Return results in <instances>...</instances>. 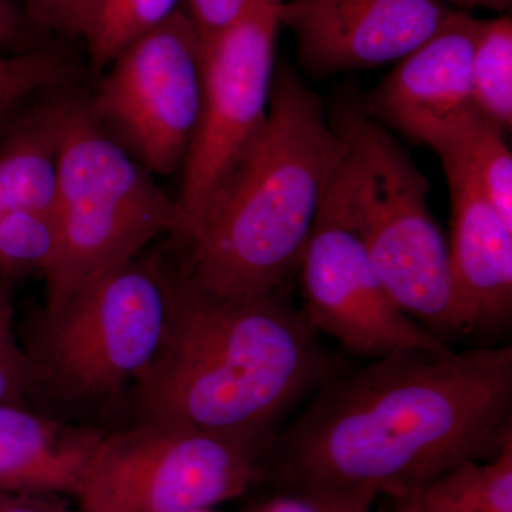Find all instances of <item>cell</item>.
Returning a JSON list of instances; mask_svg holds the SVG:
<instances>
[{"label":"cell","mask_w":512,"mask_h":512,"mask_svg":"<svg viewBox=\"0 0 512 512\" xmlns=\"http://www.w3.org/2000/svg\"><path fill=\"white\" fill-rule=\"evenodd\" d=\"M511 446V346L402 349L329 376L264 466L285 493L396 500Z\"/></svg>","instance_id":"obj_1"},{"label":"cell","mask_w":512,"mask_h":512,"mask_svg":"<svg viewBox=\"0 0 512 512\" xmlns=\"http://www.w3.org/2000/svg\"><path fill=\"white\" fill-rule=\"evenodd\" d=\"M161 255L165 329L137 384L134 423L192 427L264 461L291 410L342 367L288 292L217 295L164 245Z\"/></svg>","instance_id":"obj_2"},{"label":"cell","mask_w":512,"mask_h":512,"mask_svg":"<svg viewBox=\"0 0 512 512\" xmlns=\"http://www.w3.org/2000/svg\"><path fill=\"white\" fill-rule=\"evenodd\" d=\"M345 153L318 94L282 64L264 124L168 254L217 295L288 292Z\"/></svg>","instance_id":"obj_3"},{"label":"cell","mask_w":512,"mask_h":512,"mask_svg":"<svg viewBox=\"0 0 512 512\" xmlns=\"http://www.w3.org/2000/svg\"><path fill=\"white\" fill-rule=\"evenodd\" d=\"M165 316L161 249L97 276L55 308L32 309L16 335L28 362V406L107 433L131 426Z\"/></svg>","instance_id":"obj_4"},{"label":"cell","mask_w":512,"mask_h":512,"mask_svg":"<svg viewBox=\"0 0 512 512\" xmlns=\"http://www.w3.org/2000/svg\"><path fill=\"white\" fill-rule=\"evenodd\" d=\"M330 121L346 143L333 180L384 289L443 342L467 335L448 241L429 207V180L362 104H342Z\"/></svg>","instance_id":"obj_5"},{"label":"cell","mask_w":512,"mask_h":512,"mask_svg":"<svg viewBox=\"0 0 512 512\" xmlns=\"http://www.w3.org/2000/svg\"><path fill=\"white\" fill-rule=\"evenodd\" d=\"M59 242L47 269L46 308L128 264L178 228V210L150 171L104 133L87 94L67 92L57 171Z\"/></svg>","instance_id":"obj_6"},{"label":"cell","mask_w":512,"mask_h":512,"mask_svg":"<svg viewBox=\"0 0 512 512\" xmlns=\"http://www.w3.org/2000/svg\"><path fill=\"white\" fill-rule=\"evenodd\" d=\"M266 481L251 451L192 427L137 421L94 451L76 500L87 512H191Z\"/></svg>","instance_id":"obj_7"},{"label":"cell","mask_w":512,"mask_h":512,"mask_svg":"<svg viewBox=\"0 0 512 512\" xmlns=\"http://www.w3.org/2000/svg\"><path fill=\"white\" fill-rule=\"evenodd\" d=\"M87 103L94 120L151 174L183 168L197 133L204 49L187 9L127 47Z\"/></svg>","instance_id":"obj_8"},{"label":"cell","mask_w":512,"mask_h":512,"mask_svg":"<svg viewBox=\"0 0 512 512\" xmlns=\"http://www.w3.org/2000/svg\"><path fill=\"white\" fill-rule=\"evenodd\" d=\"M282 0H252L231 26L204 43L197 133L175 198L180 237L197 221L239 154L258 133L271 101Z\"/></svg>","instance_id":"obj_9"},{"label":"cell","mask_w":512,"mask_h":512,"mask_svg":"<svg viewBox=\"0 0 512 512\" xmlns=\"http://www.w3.org/2000/svg\"><path fill=\"white\" fill-rule=\"evenodd\" d=\"M335 177V175H333ZM302 311L319 335L369 360L402 349H444L386 292L332 178L299 265Z\"/></svg>","instance_id":"obj_10"},{"label":"cell","mask_w":512,"mask_h":512,"mask_svg":"<svg viewBox=\"0 0 512 512\" xmlns=\"http://www.w3.org/2000/svg\"><path fill=\"white\" fill-rule=\"evenodd\" d=\"M456 10L440 0H282L279 19L303 69L323 77L399 62Z\"/></svg>","instance_id":"obj_11"},{"label":"cell","mask_w":512,"mask_h":512,"mask_svg":"<svg viewBox=\"0 0 512 512\" xmlns=\"http://www.w3.org/2000/svg\"><path fill=\"white\" fill-rule=\"evenodd\" d=\"M477 23L470 12L456 10L377 84L362 103L367 116L423 144L476 110L471 62Z\"/></svg>","instance_id":"obj_12"},{"label":"cell","mask_w":512,"mask_h":512,"mask_svg":"<svg viewBox=\"0 0 512 512\" xmlns=\"http://www.w3.org/2000/svg\"><path fill=\"white\" fill-rule=\"evenodd\" d=\"M451 205V268L466 333H497L512 318V227L466 168L440 160Z\"/></svg>","instance_id":"obj_13"},{"label":"cell","mask_w":512,"mask_h":512,"mask_svg":"<svg viewBox=\"0 0 512 512\" xmlns=\"http://www.w3.org/2000/svg\"><path fill=\"white\" fill-rule=\"evenodd\" d=\"M107 434L53 419L28 404L0 406V491L76 498Z\"/></svg>","instance_id":"obj_14"},{"label":"cell","mask_w":512,"mask_h":512,"mask_svg":"<svg viewBox=\"0 0 512 512\" xmlns=\"http://www.w3.org/2000/svg\"><path fill=\"white\" fill-rule=\"evenodd\" d=\"M64 89L22 113L15 111L0 133V215L20 211L57 215Z\"/></svg>","instance_id":"obj_15"},{"label":"cell","mask_w":512,"mask_h":512,"mask_svg":"<svg viewBox=\"0 0 512 512\" xmlns=\"http://www.w3.org/2000/svg\"><path fill=\"white\" fill-rule=\"evenodd\" d=\"M500 128L473 110L426 138L440 160L466 168L501 218L512 227V156Z\"/></svg>","instance_id":"obj_16"},{"label":"cell","mask_w":512,"mask_h":512,"mask_svg":"<svg viewBox=\"0 0 512 512\" xmlns=\"http://www.w3.org/2000/svg\"><path fill=\"white\" fill-rule=\"evenodd\" d=\"M426 512H512V446L488 461H471L396 498Z\"/></svg>","instance_id":"obj_17"},{"label":"cell","mask_w":512,"mask_h":512,"mask_svg":"<svg viewBox=\"0 0 512 512\" xmlns=\"http://www.w3.org/2000/svg\"><path fill=\"white\" fill-rule=\"evenodd\" d=\"M473 99L477 110L510 133L512 126V19L510 15L477 23L471 62Z\"/></svg>","instance_id":"obj_18"},{"label":"cell","mask_w":512,"mask_h":512,"mask_svg":"<svg viewBox=\"0 0 512 512\" xmlns=\"http://www.w3.org/2000/svg\"><path fill=\"white\" fill-rule=\"evenodd\" d=\"M183 2L185 0H107L84 40L92 73L106 72L128 46L184 9Z\"/></svg>","instance_id":"obj_19"},{"label":"cell","mask_w":512,"mask_h":512,"mask_svg":"<svg viewBox=\"0 0 512 512\" xmlns=\"http://www.w3.org/2000/svg\"><path fill=\"white\" fill-rule=\"evenodd\" d=\"M59 242L57 215L20 211L0 215V278L15 282L46 274Z\"/></svg>","instance_id":"obj_20"},{"label":"cell","mask_w":512,"mask_h":512,"mask_svg":"<svg viewBox=\"0 0 512 512\" xmlns=\"http://www.w3.org/2000/svg\"><path fill=\"white\" fill-rule=\"evenodd\" d=\"M79 66L59 47L26 55L0 57V101H22L40 90L70 86Z\"/></svg>","instance_id":"obj_21"},{"label":"cell","mask_w":512,"mask_h":512,"mask_svg":"<svg viewBox=\"0 0 512 512\" xmlns=\"http://www.w3.org/2000/svg\"><path fill=\"white\" fill-rule=\"evenodd\" d=\"M107 0H22L30 20L43 35L86 40Z\"/></svg>","instance_id":"obj_22"},{"label":"cell","mask_w":512,"mask_h":512,"mask_svg":"<svg viewBox=\"0 0 512 512\" xmlns=\"http://www.w3.org/2000/svg\"><path fill=\"white\" fill-rule=\"evenodd\" d=\"M377 497L369 490L335 495L284 493L255 512H373Z\"/></svg>","instance_id":"obj_23"},{"label":"cell","mask_w":512,"mask_h":512,"mask_svg":"<svg viewBox=\"0 0 512 512\" xmlns=\"http://www.w3.org/2000/svg\"><path fill=\"white\" fill-rule=\"evenodd\" d=\"M50 40L33 25L22 0H0V57L46 49Z\"/></svg>","instance_id":"obj_24"},{"label":"cell","mask_w":512,"mask_h":512,"mask_svg":"<svg viewBox=\"0 0 512 512\" xmlns=\"http://www.w3.org/2000/svg\"><path fill=\"white\" fill-rule=\"evenodd\" d=\"M252 0H185V9L204 43L241 18Z\"/></svg>","instance_id":"obj_25"},{"label":"cell","mask_w":512,"mask_h":512,"mask_svg":"<svg viewBox=\"0 0 512 512\" xmlns=\"http://www.w3.org/2000/svg\"><path fill=\"white\" fill-rule=\"evenodd\" d=\"M28 362L18 336L0 349V406L28 404Z\"/></svg>","instance_id":"obj_26"},{"label":"cell","mask_w":512,"mask_h":512,"mask_svg":"<svg viewBox=\"0 0 512 512\" xmlns=\"http://www.w3.org/2000/svg\"><path fill=\"white\" fill-rule=\"evenodd\" d=\"M64 498L62 495L0 491V512H87L82 505H70Z\"/></svg>","instance_id":"obj_27"},{"label":"cell","mask_w":512,"mask_h":512,"mask_svg":"<svg viewBox=\"0 0 512 512\" xmlns=\"http://www.w3.org/2000/svg\"><path fill=\"white\" fill-rule=\"evenodd\" d=\"M15 339V282L0 278V349Z\"/></svg>","instance_id":"obj_28"},{"label":"cell","mask_w":512,"mask_h":512,"mask_svg":"<svg viewBox=\"0 0 512 512\" xmlns=\"http://www.w3.org/2000/svg\"><path fill=\"white\" fill-rule=\"evenodd\" d=\"M450 8L466 10L481 8L495 10V12H507L511 9L512 0H440Z\"/></svg>","instance_id":"obj_29"},{"label":"cell","mask_w":512,"mask_h":512,"mask_svg":"<svg viewBox=\"0 0 512 512\" xmlns=\"http://www.w3.org/2000/svg\"><path fill=\"white\" fill-rule=\"evenodd\" d=\"M19 101H0V133L18 107Z\"/></svg>","instance_id":"obj_30"},{"label":"cell","mask_w":512,"mask_h":512,"mask_svg":"<svg viewBox=\"0 0 512 512\" xmlns=\"http://www.w3.org/2000/svg\"><path fill=\"white\" fill-rule=\"evenodd\" d=\"M387 512H426L410 500H394V507Z\"/></svg>","instance_id":"obj_31"},{"label":"cell","mask_w":512,"mask_h":512,"mask_svg":"<svg viewBox=\"0 0 512 512\" xmlns=\"http://www.w3.org/2000/svg\"><path fill=\"white\" fill-rule=\"evenodd\" d=\"M191 512H215V511H212V508H205V510H197V511H191Z\"/></svg>","instance_id":"obj_32"}]
</instances>
